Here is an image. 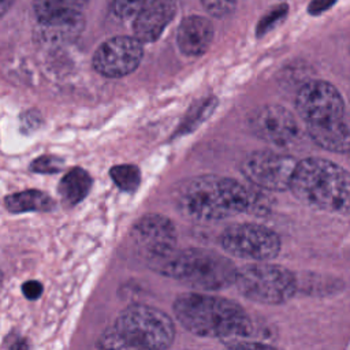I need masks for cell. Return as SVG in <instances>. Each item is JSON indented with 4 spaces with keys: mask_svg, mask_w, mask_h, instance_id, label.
Wrapping results in <instances>:
<instances>
[{
    "mask_svg": "<svg viewBox=\"0 0 350 350\" xmlns=\"http://www.w3.org/2000/svg\"><path fill=\"white\" fill-rule=\"evenodd\" d=\"M175 204L186 216L198 220H220L239 213L262 215L271 206L257 186L215 175L182 182L175 189Z\"/></svg>",
    "mask_w": 350,
    "mask_h": 350,
    "instance_id": "obj_1",
    "label": "cell"
},
{
    "mask_svg": "<svg viewBox=\"0 0 350 350\" xmlns=\"http://www.w3.org/2000/svg\"><path fill=\"white\" fill-rule=\"evenodd\" d=\"M174 313L191 334L219 338L228 345L245 339L252 332V321L235 302L200 293H187L176 298Z\"/></svg>",
    "mask_w": 350,
    "mask_h": 350,
    "instance_id": "obj_2",
    "label": "cell"
},
{
    "mask_svg": "<svg viewBox=\"0 0 350 350\" xmlns=\"http://www.w3.org/2000/svg\"><path fill=\"white\" fill-rule=\"evenodd\" d=\"M290 189L299 201L312 208L350 212V174L331 160L308 157L298 161Z\"/></svg>",
    "mask_w": 350,
    "mask_h": 350,
    "instance_id": "obj_3",
    "label": "cell"
},
{
    "mask_svg": "<svg viewBox=\"0 0 350 350\" xmlns=\"http://www.w3.org/2000/svg\"><path fill=\"white\" fill-rule=\"evenodd\" d=\"M175 338V327L167 313L148 305H131L101 336L103 349H167Z\"/></svg>",
    "mask_w": 350,
    "mask_h": 350,
    "instance_id": "obj_4",
    "label": "cell"
},
{
    "mask_svg": "<svg viewBox=\"0 0 350 350\" xmlns=\"http://www.w3.org/2000/svg\"><path fill=\"white\" fill-rule=\"evenodd\" d=\"M150 267L161 275L209 291L234 284L237 276V268L228 258L206 249L174 250Z\"/></svg>",
    "mask_w": 350,
    "mask_h": 350,
    "instance_id": "obj_5",
    "label": "cell"
},
{
    "mask_svg": "<svg viewBox=\"0 0 350 350\" xmlns=\"http://www.w3.org/2000/svg\"><path fill=\"white\" fill-rule=\"evenodd\" d=\"M234 284L238 291L261 304L278 305L288 301L297 291L291 271L275 264H252L237 269Z\"/></svg>",
    "mask_w": 350,
    "mask_h": 350,
    "instance_id": "obj_6",
    "label": "cell"
},
{
    "mask_svg": "<svg viewBox=\"0 0 350 350\" xmlns=\"http://www.w3.org/2000/svg\"><path fill=\"white\" fill-rule=\"evenodd\" d=\"M219 245L227 253L254 261L275 258L280 250V239L271 228L256 223L228 226L219 237Z\"/></svg>",
    "mask_w": 350,
    "mask_h": 350,
    "instance_id": "obj_7",
    "label": "cell"
},
{
    "mask_svg": "<svg viewBox=\"0 0 350 350\" xmlns=\"http://www.w3.org/2000/svg\"><path fill=\"white\" fill-rule=\"evenodd\" d=\"M297 163L287 154L257 150L243 160L241 170L250 185L271 191H282L290 189Z\"/></svg>",
    "mask_w": 350,
    "mask_h": 350,
    "instance_id": "obj_8",
    "label": "cell"
},
{
    "mask_svg": "<svg viewBox=\"0 0 350 350\" xmlns=\"http://www.w3.org/2000/svg\"><path fill=\"white\" fill-rule=\"evenodd\" d=\"M295 107L306 124H323L345 116L340 93L325 81L305 83L297 94Z\"/></svg>",
    "mask_w": 350,
    "mask_h": 350,
    "instance_id": "obj_9",
    "label": "cell"
},
{
    "mask_svg": "<svg viewBox=\"0 0 350 350\" xmlns=\"http://www.w3.org/2000/svg\"><path fill=\"white\" fill-rule=\"evenodd\" d=\"M131 239L152 265L175 250L176 230L168 217L149 213L135 223L131 230Z\"/></svg>",
    "mask_w": 350,
    "mask_h": 350,
    "instance_id": "obj_10",
    "label": "cell"
},
{
    "mask_svg": "<svg viewBox=\"0 0 350 350\" xmlns=\"http://www.w3.org/2000/svg\"><path fill=\"white\" fill-rule=\"evenodd\" d=\"M144 55L142 42L137 37L118 36L104 41L93 55V67L108 78H120L133 72Z\"/></svg>",
    "mask_w": 350,
    "mask_h": 350,
    "instance_id": "obj_11",
    "label": "cell"
},
{
    "mask_svg": "<svg viewBox=\"0 0 350 350\" xmlns=\"http://www.w3.org/2000/svg\"><path fill=\"white\" fill-rule=\"evenodd\" d=\"M252 131L273 145H288L298 135V123L291 112L282 105H264L249 118Z\"/></svg>",
    "mask_w": 350,
    "mask_h": 350,
    "instance_id": "obj_12",
    "label": "cell"
},
{
    "mask_svg": "<svg viewBox=\"0 0 350 350\" xmlns=\"http://www.w3.org/2000/svg\"><path fill=\"white\" fill-rule=\"evenodd\" d=\"M176 12L175 0H150L139 10L134 21V37L141 42L156 41Z\"/></svg>",
    "mask_w": 350,
    "mask_h": 350,
    "instance_id": "obj_13",
    "label": "cell"
},
{
    "mask_svg": "<svg viewBox=\"0 0 350 350\" xmlns=\"http://www.w3.org/2000/svg\"><path fill=\"white\" fill-rule=\"evenodd\" d=\"M212 38L213 27L211 22L198 15L185 18L176 34L178 46L187 56H200L206 52Z\"/></svg>",
    "mask_w": 350,
    "mask_h": 350,
    "instance_id": "obj_14",
    "label": "cell"
},
{
    "mask_svg": "<svg viewBox=\"0 0 350 350\" xmlns=\"http://www.w3.org/2000/svg\"><path fill=\"white\" fill-rule=\"evenodd\" d=\"M308 131L312 139L327 150L350 152V120L346 116L323 124H308Z\"/></svg>",
    "mask_w": 350,
    "mask_h": 350,
    "instance_id": "obj_15",
    "label": "cell"
},
{
    "mask_svg": "<svg viewBox=\"0 0 350 350\" xmlns=\"http://www.w3.org/2000/svg\"><path fill=\"white\" fill-rule=\"evenodd\" d=\"M92 186L90 175L82 168L70 170L59 182V194L68 206L81 202Z\"/></svg>",
    "mask_w": 350,
    "mask_h": 350,
    "instance_id": "obj_16",
    "label": "cell"
},
{
    "mask_svg": "<svg viewBox=\"0 0 350 350\" xmlns=\"http://www.w3.org/2000/svg\"><path fill=\"white\" fill-rule=\"evenodd\" d=\"M89 0H34L33 8L38 22L82 14Z\"/></svg>",
    "mask_w": 350,
    "mask_h": 350,
    "instance_id": "obj_17",
    "label": "cell"
},
{
    "mask_svg": "<svg viewBox=\"0 0 350 350\" xmlns=\"http://www.w3.org/2000/svg\"><path fill=\"white\" fill-rule=\"evenodd\" d=\"M5 208L12 213L30 211H51L53 209L52 198L40 190H25L7 196L4 200Z\"/></svg>",
    "mask_w": 350,
    "mask_h": 350,
    "instance_id": "obj_18",
    "label": "cell"
},
{
    "mask_svg": "<svg viewBox=\"0 0 350 350\" xmlns=\"http://www.w3.org/2000/svg\"><path fill=\"white\" fill-rule=\"evenodd\" d=\"M83 27L82 14L62 16L45 22H40L41 36L46 41H63L75 37Z\"/></svg>",
    "mask_w": 350,
    "mask_h": 350,
    "instance_id": "obj_19",
    "label": "cell"
},
{
    "mask_svg": "<svg viewBox=\"0 0 350 350\" xmlns=\"http://www.w3.org/2000/svg\"><path fill=\"white\" fill-rule=\"evenodd\" d=\"M109 175L115 185L123 191H134L141 182L139 170L133 164L115 165L111 168Z\"/></svg>",
    "mask_w": 350,
    "mask_h": 350,
    "instance_id": "obj_20",
    "label": "cell"
},
{
    "mask_svg": "<svg viewBox=\"0 0 350 350\" xmlns=\"http://www.w3.org/2000/svg\"><path fill=\"white\" fill-rule=\"evenodd\" d=\"M213 108H215V100L209 98V100L202 101L198 107H194L193 109H190L189 115L186 116V119L179 130H182V131L193 130L197 124L204 122L205 118H208V115L213 111Z\"/></svg>",
    "mask_w": 350,
    "mask_h": 350,
    "instance_id": "obj_21",
    "label": "cell"
},
{
    "mask_svg": "<svg viewBox=\"0 0 350 350\" xmlns=\"http://www.w3.org/2000/svg\"><path fill=\"white\" fill-rule=\"evenodd\" d=\"M109 10L119 18L135 16L148 0H107Z\"/></svg>",
    "mask_w": 350,
    "mask_h": 350,
    "instance_id": "obj_22",
    "label": "cell"
},
{
    "mask_svg": "<svg viewBox=\"0 0 350 350\" xmlns=\"http://www.w3.org/2000/svg\"><path fill=\"white\" fill-rule=\"evenodd\" d=\"M30 168L34 172H40V174H55V172L62 171L63 160L56 156H52V154H44V156L37 157L31 163Z\"/></svg>",
    "mask_w": 350,
    "mask_h": 350,
    "instance_id": "obj_23",
    "label": "cell"
},
{
    "mask_svg": "<svg viewBox=\"0 0 350 350\" xmlns=\"http://www.w3.org/2000/svg\"><path fill=\"white\" fill-rule=\"evenodd\" d=\"M287 14V7L286 5H279L276 8H273L271 12H268L262 19L261 22L258 23V27H257V33L258 34H264L265 31L271 30L276 23H279Z\"/></svg>",
    "mask_w": 350,
    "mask_h": 350,
    "instance_id": "obj_24",
    "label": "cell"
},
{
    "mask_svg": "<svg viewBox=\"0 0 350 350\" xmlns=\"http://www.w3.org/2000/svg\"><path fill=\"white\" fill-rule=\"evenodd\" d=\"M204 8L215 16H224L235 7V0H201Z\"/></svg>",
    "mask_w": 350,
    "mask_h": 350,
    "instance_id": "obj_25",
    "label": "cell"
},
{
    "mask_svg": "<svg viewBox=\"0 0 350 350\" xmlns=\"http://www.w3.org/2000/svg\"><path fill=\"white\" fill-rule=\"evenodd\" d=\"M22 291H23V294L26 295V298H29V299H36V298H38V297L41 295V293H42V286H41V283L37 282V280H27V282L23 283Z\"/></svg>",
    "mask_w": 350,
    "mask_h": 350,
    "instance_id": "obj_26",
    "label": "cell"
},
{
    "mask_svg": "<svg viewBox=\"0 0 350 350\" xmlns=\"http://www.w3.org/2000/svg\"><path fill=\"white\" fill-rule=\"evenodd\" d=\"M334 3H335V0H313L309 5V12L313 15H317V14L325 11L327 8H329Z\"/></svg>",
    "mask_w": 350,
    "mask_h": 350,
    "instance_id": "obj_27",
    "label": "cell"
},
{
    "mask_svg": "<svg viewBox=\"0 0 350 350\" xmlns=\"http://www.w3.org/2000/svg\"><path fill=\"white\" fill-rule=\"evenodd\" d=\"M14 0H0V16H3L12 5Z\"/></svg>",
    "mask_w": 350,
    "mask_h": 350,
    "instance_id": "obj_28",
    "label": "cell"
}]
</instances>
